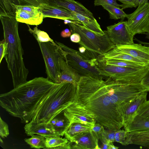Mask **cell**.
<instances>
[{
  "mask_svg": "<svg viewBox=\"0 0 149 149\" xmlns=\"http://www.w3.org/2000/svg\"><path fill=\"white\" fill-rule=\"evenodd\" d=\"M24 128L25 133L28 136L38 134L45 138L52 136H61L50 123L40 124L30 121L26 124Z\"/></svg>",
  "mask_w": 149,
  "mask_h": 149,
  "instance_id": "obj_15",
  "label": "cell"
},
{
  "mask_svg": "<svg viewBox=\"0 0 149 149\" xmlns=\"http://www.w3.org/2000/svg\"><path fill=\"white\" fill-rule=\"evenodd\" d=\"M44 18L51 17L64 20L69 19L72 12L58 7L48 6L41 8Z\"/></svg>",
  "mask_w": 149,
  "mask_h": 149,
  "instance_id": "obj_21",
  "label": "cell"
},
{
  "mask_svg": "<svg viewBox=\"0 0 149 149\" xmlns=\"http://www.w3.org/2000/svg\"><path fill=\"white\" fill-rule=\"evenodd\" d=\"M98 61L107 65L123 67L137 68L148 65L136 62L119 59H109Z\"/></svg>",
  "mask_w": 149,
  "mask_h": 149,
  "instance_id": "obj_26",
  "label": "cell"
},
{
  "mask_svg": "<svg viewBox=\"0 0 149 149\" xmlns=\"http://www.w3.org/2000/svg\"><path fill=\"white\" fill-rule=\"evenodd\" d=\"M48 6L60 7L72 12L94 17L89 10L81 3L74 0H49Z\"/></svg>",
  "mask_w": 149,
  "mask_h": 149,
  "instance_id": "obj_13",
  "label": "cell"
},
{
  "mask_svg": "<svg viewBox=\"0 0 149 149\" xmlns=\"http://www.w3.org/2000/svg\"><path fill=\"white\" fill-rule=\"evenodd\" d=\"M116 47L123 52L149 65V47L134 43Z\"/></svg>",
  "mask_w": 149,
  "mask_h": 149,
  "instance_id": "obj_14",
  "label": "cell"
},
{
  "mask_svg": "<svg viewBox=\"0 0 149 149\" xmlns=\"http://www.w3.org/2000/svg\"><path fill=\"white\" fill-rule=\"evenodd\" d=\"M128 132L125 130H116L115 134V142L119 143L123 145L126 146Z\"/></svg>",
  "mask_w": 149,
  "mask_h": 149,
  "instance_id": "obj_32",
  "label": "cell"
},
{
  "mask_svg": "<svg viewBox=\"0 0 149 149\" xmlns=\"http://www.w3.org/2000/svg\"><path fill=\"white\" fill-rule=\"evenodd\" d=\"M92 127L80 123H73L70 125L64 135L69 141H71L77 135L91 130Z\"/></svg>",
  "mask_w": 149,
  "mask_h": 149,
  "instance_id": "obj_24",
  "label": "cell"
},
{
  "mask_svg": "<svg viewBox=\"0 0 149 149\" xmlns=\"http://www.w3.org/2000/svg\"><path fill=\"white\" fill-rule=\"evenodd\" d=\"M31 136V137L25 139L24 140L31 148L45 149V137L38 134H34Z\"/></svg>",
  "mask_w": 149,
  "mask_h": 149,
  "instance_id": "obj_28",
  "label": "cell"
},
{
  "mask_svg": "<svg viewBox=\"0 0 149 149\" xmlns=\"http://www.w3.org/2000/svg\"><path fill=\"white\" fill-rule=\"evenodd\" d=\"M136 114L149 119V100H146L139 107Z\"/></svg>",
  "mask_w": 149,
  "mask_h": 149,
  "instance_id": "obj_33",
  "label": "cell"
},
{
  "mask_svg": "<svg viewBox=\"0 0 149 149\" xmlns=\"http://www.w3.org/2000/svg\"><path fill=\"white\" fill-rule=\"evenodd\" d=\"M16 11L12 0H0V16H15Z\"/></svg>",
  "mask_w": 149,
  "mask_h": 149,
  "instance_id": "obj_27",
  "label": "cell"
},
{
  "mask_svg": "<svg viewBox=\"0 0 149 149\" xmlns=\"http://www.w3.org/2000/svg\"><path fill=\"white\" fill-rule=\"evenodd\" d=\"M55 84L48 79L35 77L0 95V105L11 116L21 122H30L31 116L40 101Z\"/></svg>",
  "mask_w": 149,
  "mask_h": 149,
  "instance_id": "obj_2",
  "label": "cell"
},
{
  "mask_svg": "<svg viewBox=\"0 0 149 149\" xmlns=\"http://www.w3.org/2000/svg\"><path fill=\"white\" fill-rule=\"evenodd\" d=\"M14 5L31 6L42 8L48 6L49 0H12Z\"/></svg>",
  "mask_w": 149,
  "mask_h": 149,
  "instance_id": "obj_31",
  "label": "cell"
},
{
  "mask_svg": "<svg viewBox=\"0 0 149 149\" xmlns=\"http://www.w3.org/2000/svg\"><path fill=\"white\" fill-rule=\"evenodd\" d=\"M127 145L129 144H134L148 147L149 146V130L138 132H128L127 140Z\"/></svg>",
  "mask_w": 149,
  "mask_h": 149,
  "instance_id": "obj_22",
  "label": "cell"
},
{
  "mask_svg": "<svg viewBox=\"0 0 149 149\" xmlns=\"http://www.w3.org/2000/svg\"><path fill=\"white\" fill-rule=\"evenodd\" d=\"M29 31L35 37L38 42H50L53 43H56L50 38L49 35L46 32L38 29L37 26L35 27L33 29H32L28 24Z\"/></svg>",
  "mask_w": 149,
  "mask_h": 149,
  "instance_id": "obj_30",
  "label": "cell"
},
{
  "mask_svg": "<svg viewBox=\"0 0 149 149\" xmlns=\"http://www.w3.org/2000/svg\"><path fill=\"white\" fill-rule=\"evenodd\" d=\"M144 34L146 35V38L149 39V33H146Z\"/></svg>",
  "mask_w": 149,
  "mask_h": 149,
  "instance_id": "obj_48",
  "label": "cell"
},
{
  "mask_svg": "<svg viewBox=\"0 0 149 149\" xmlns=\"http://www.w3.org/2000/svg\"><path fill=\"white\" fill-rule=\"evenodd\" d=\"M123 127L129 133L147 131L149 130V119L136 114Z\"/></svg>",
  "mask_w": 149,
  "mask_h": 149,
  "instance_id": "obj_19",
  "label": "cell"
},
{
  "mask_svg": "<svg viewBox=\"0 0 149 149\" xmlns=\"http://www.w3.org/2000/svg\"><path fill=\"white\" fill-rule=\"evenodd\" d=\"M119 148L115 146L113 144V143H110L109 144V149H117Z\"/></svg>",
  "mask_w": 149,
  "mask_h": 149,
  "instance_id": "obj_46",
  "label": "cell"
},
{
  "mask_svg": "<svg viewBox=\"0 0 149 149\" xmlns=\"http://www.w3.org/2000/svg\"><path fill=\"white\" fill-rule=\"evenodd\" d=\"M77 87L67 81L55 84L38 104L30 121L40 124L50 123L54 117L73 104Z\"/></svg>",
  "mask_w": 149,
  "mask_h": 149,
  "instance_id": "obj_4",
  "label": "cell"
},
{
  "mask_svg": "<svg viewBox=\"0 0 149 149\" xmlns=\"http://www.w3.org/2000/svg\"><path fill=\"white\" fill-rule=\"evenodd\" d=\"M141 83L149 91V69L143 76Z\"/></svg>",
  "mask_w": 149,
  "mask_h": 149,
  "instance_id": "obj_41",
  "label": "cell"
},
{
  "mask_svg": "<svg viewBox=\"0 0 149 149\" xmlns=\"http://www.w3.org/2000/svg\"><path fill=\"white\" fill-rule=\"evenodd\" d=\"M58 62L61 70L60 83L67 81L77 86L81 77L67 64L61 54Z\"/></svg>",
  "mask_w": 149,
  "mask_h": 149,
  "instance_id": "obj_17",
  "label": "cell"
},
{
  "mask_svg": "<svg viewBox=\"0 0 149 149\" xmlns=\"http://www.w3.org/2000/svg\"><path fill=\"white\" fill-rule=\"evenodd\" d=\"M110 143L109 142L102 143L100 148L109 149V144Z\"/></svg>",
  "mask_w": 149,
  "mask_h": 149,
  "instance_id": "obj_44",
  "label": "cell"
},
{
  "mask_svg": "<svg viewBox=\"0 0 149 149\" xmlns=\"http://www.w3.org/2000/svg\"><path fill=\"white\" fill-rule=\"evenodd\" d=\"M146 91L141 83L110 77L104 80L82 77L72 104L91 113L96 123L116 130L123 127L125 113L129 105Z\"/></svg>",
  "mask_w": 149,
  "mask_h": 149,
  "instance_id": "obj_1",
  "label": "cell"
},
{
  "mask_svg": "<svg viewBox=\"0 0 149 149\" xmlns=\"http://www.w3.org/2000/svg\"><path fill=\"white\" fill-rule=\"evenodd\" d=\"M8 126L7 124L0 118V136L1 137L4 138L9 135Z\"/></svg>",
  "mask_w": 149,
  "mask_h": 149,
  "instance_id": "obj_34",
  "label": "cell"
},
{
  "mask_svg": "<svg viewBox=\"0 0 149 149\" xmlns=\"http://www.w3.org/2000/svg\"><path fill=\"white\" fill-rule=\"evenodd\" d=\"M98 61L97 67L101 75L104 77L131 82L141 83L143 76L149 69V65L137 68L123 67L107 65Z\"/></svg>",
  "mask_w": 149,
  "mask_h": 149,
  "instance_id": "obj_7",
  "label": "cell"
},
{
  "mask_svg": "<svg viewBox=\"0 0 149 149\" xmlns=\"http://www.w3.org/2000/svg\"><path fill=\"white\" fill-rule=\"evenodd\" d=\"M121 2V7L123 9L136 7L139 6L138 0H116Z\"/></svg>",
  "mask_w": 149,
  "mask_h": 149,
  "instance_id": "obj_35",
  "label": "cell"
},
{
  "mask_svg": "<svg viewBox=\"0 0 149 149\" xmlns=\"http://www.w3.org/2000/svg\"><path fill=\"white\" fill-rule=\"evenodd\" d=\"M103 4H107L118 7H121V4L117 3L116 0H94L95 6H102Z\"/></svg>",
  "mask_w": 149,
  "mask_h": 149,
  "instance_id": "obj_38",
  "label": "cell"
},
{
  "mask_svg": "<svg viewBox=\"0 0 149 149\" xmlns=\"http://www.w3.org/2000/svg\"><path fill=\"white\" fill-rule=\"evenodd\" d=\"M148 92L146 91L141 93L129 105L125 113L124 126L127 124L135 114L139 107L147 100Z\"/></svg>",
  "mask_w": 149,
  "mask_h": 149,
  "instance_id": "obj_20",
  "label": "cell"
},
{
  "mask_svg": "<svg viewBox=\"0 0 149 149\" xmlns=\"http://www.w3.org/2000/svg\"><path fill=\"white\" fill-rule=\"evenodd\" d=\"M71 33V31L68 29H66L61 31V35L63 38H67L70 36Z\"/></svg>",
  "mask_w": 149,
  "mask_h": 149,
  "instance_id": "obj_43",
  "label": "cell"
},
{
  "mask_svg": "<svg viewBox=\"0 0 149 149\" xmlns=\"http://www.w3.org/2000/svg\"><path fill=\"white\" fill-rule=\"evenodd\" d=\"M148 0H138L139 5L141 4L147 3L148 2Z\"/></svg>",
  "mask_w": 149,
  "mask_h": 149,
  "instance_id": "obj_47",
  "label": "cell"
},
{
  "mask_svg": "<svg viewBox=\"0 0 149 149\" xmlns=\"http://www.w3.org/2000/svg\"><path fill=\"white\" fill-rule=\"evenodd\" d=\"M7 54L4 58L10 72L14 88L27 81L29 71L23 60L24 51L18 33L19 22L15 16H0Z\"/></svg>",
  "mask_w": 149,
  "mask_h": 149,
  "instance_id": "obj_3",
  "label": "cell"
},
{
  "mask_svg": "<svg viewBox=\"0 0 149 149\" xmlns=\"http://www.w3.org/2000/svg\"><path fill=\"white\" fill-rule=\"evenodd\" d=\"M79 51L81 53L84 54V53L87 49L86 48L84 47L83 46H81L79 48Z\"/></svg>",
  "mask_w": 149,
  "mask_h": 149,
  "instance_id": "obj_45",
  "label": "cell"
},
{
  "mask_svg": "<svg viewBox=\"0 0 149 149\" xmlns=\"http://www.w3.org/2000/svg\"><path fill=\"white\" fill-rule=\"evenodd\" d=\"M127 24L134 36L149 33V2L139 5L133 13L128 14Z\"/></svg>",
  "mask_w": 149,
  "mask_h": 149,
  "instance_id": "obj_9",
  "label": "cell"
},
{
  "mask_svg": "<svg viewBox=\"0 0 149 149\" xmlns=\"http://www.w3.org/2000/svg\"><path fill=\"white\" fill-rule=\"evenodd\" d=\"M91 130L97 135L99 140H101L102 139L104 130L103 126L96 123L92 127Z\"/></svg>",
  "mask_w": 149,
  "mask_h": 149,
  "instance_id": "obj_37",
  "label": "cell"
},
{
  "mask_svg": "<svg viewBox=\"0 0 149 149\" xmlns=\"http://www.w3.org/2000/svg\"><path fill=\"white\" fill-rule=\"evenodd\" d=\"M43 58L48 79L55 84H60L61 70L58 58L61 56L58 45L50 42H38Z\"/></svg>",
  "mask_w": 149,
  "mask_h": 149,
  "instance_id": "obj_8",
  "label": "cell"
},
{
  "mask_svg": "<svg viewBox=\"0 0 149 149\" xmlns=\"http://www.w3.org/2000/svg\"><path fill=\"white\" fill-rule=\"evenodd\" d=\"M40 9L33 11L17 9L15 12L16 19L19 22L37 26L42 23L44 18Z\"/></svg>",
  "mask_w": 149,
  "mask_h": 149,
  "instance_id": "obj_16",
  "label": "cell"
},
{
  "mask_svg": "<svg viewBox=\"0 0 149 149\" xmlns=\"http://www.w3.org/2000/svg\"><path fill=\"white\" fill-rule=\"evenodd\" d=\"M55 42L67 64L81 77H93L102 79L104 77L97 67V58H89L85 53H81L63 43L56 41Z\"/></svg>",
  "mask_w": 149,
  "mask_h": 149,
  "instance_id": "obj_5",
  "label": "cell"
},
{
  "mask_svg": "<svg viewBox=\"0 0 149 149\" xmlns=\"http://www.w3.org/2000/svg\"><path fill=\"white\" fill-rule=\"evenodd\" d=\"M72 13V15L70 17L69 20L79 22L89 29L97 33L102 35L105 34V31L102 30L100 25L94 17L75 12Z\"/></svg>",
  "mask_w": 149,
  "mask_h": 149,
  "instance_id": "obj_18",
  "label": "cell"
},
{
  "mask_svg": "<svg viewBox=\"0 0 149 149\" xmlns=\"http://www.w3.org/2000/svg\"><path fill=\"white\" fill-rule=\"evenodd\" d=\"M64 114L69 121L70 125L80 123L92 127L96 123L91 113L72 104L64 110Z\"/></svg>",
  "mask_w": 149,
  "mask_h": 149,
  "instance_id": "obj_11",
  "label": "cell"
},
{
  "mask_svg": "<svg viewBox=\"0 0 149 149\" xmlns=\"http://www.w3.org/2000/svg\"><path fill=\"white\" fill-rule=\"evenodd\" d=\"M68 24L72 34L77 33L80 36L81 41L78 43L89 51L99 55H102L116 46L110 40L107 31L102 35L93 32L83 25L72 23Z\"/></svg>",
  "mask_w": 149,
  "mask_h": 149,
  "instance_id": "obj_6",
  "label": "cell"
},
{
  "mask_svg": "<svg viewBox=\"0 0 149 149\" xmlns=\"http://www.w3.org/2000/svg\"><path fill=\"white\" fill-rule=\"evenodd\" d=\"M50 123L60 136L64 135L70 124L69 121L64 115V111L54 117Z\"/></svg>",
  "mask_w": 149,
  "mask_h": 149,
  "instance_id": "obj_23",
  "label": "cell"
},
{
  "mask_svg": "<svg viewBox=\"0 0 149 149\" xmlns=\"http://www.w3.org/2000/svg\"><path fill=\"white\" fill-rule=\"evenodd\" d=\"M107 28L109 37L115 45H129L134 43V36L127 26V21L122 20Z\"/></svg>",
  "mask_w": 149,
  "mask_h": 149,
  "instance_id": "obj_10",
  "label": "cell"
},
{
  "mask_svg": "<svg viewBox=\"0 0 149 149\" xmlns=\"http://www.w3.org/2000/svg\"><path fill=\"white\" fill-rule=\"evenodd\" d=\"M69 141L65 138H62L58 136H52L45 138V149H57V148Z\"/></svg>",
  "mask_w": 149,
  "mask_h": 149,
  "instance_id": "obj_29",
  "label": "cell"
},
{
  "mask_svg": "<svg viewBox=\"0 0 149 149\" xmlns=\"http://www.w3.org/2000/svg\"><path fill=\"white\" fill-rule=\"evenodd\" d=\"M16 9H20L22 10L29 11H33L37 10L41 8L31 6H21L14 5Z\"/></svg>",
  "mask_w": 149,
  "mask_h": 149,
  "instance_id": "obj_40",
  "label": "cell"
},
{
  "mask_svg": "<svg viewBox=\"0 0 149 149\" xmlns=\"http://www.w3.org/2000/svg\"><path fill=\"white\" fill-rule=\"evenodd\" d=\"M81 39L80 36L77 33H73L70 36L71 41L74 42L78 43L81 41Z\"/></svg>",
  "mask_w": 149,
  "mask_h": 149,
  "instance_id": "obj_42",
  "label": "cell"
},
{
  "mask_svg": "<svg viewBox=\"0 0 149 149\" xmlns=\"http://www.w3.org/2000/svg\"><path fill=\"white\" fill-rule=\"evenodd\" d=\"M102 6L108 12L111 19H124L127 17L128 14L125 13L122 8L107 4H103Z\"/></svg>",
  "mask_w": 149,
  "mask_h": 149,
  "instance_id": "obj_25",
  "label": "cell"
},
{
  "mask_svg": "<svg viewBox=\"0 0 149 149\" xmlns=\"http://www.w3.org/2000/svg\"><path fill=\"white\" fill-rule=\"evenodd\" d=\"M116 130L107 128V130H104L103 134V138L109 143L115 142V134Z\"/></svg>",
  "mask_w": 149,
  "mask_h": 149,
  "instance_id": "obj_36",
  "label": "cell"
},
{
  "mask_svg": "<svg viewBox=\"0 0 149 149\" xmlns=\"http://www.w3.org/2000/svg\"><path fill=\"white\" fill-rule=\"evenodd\" d=\"M7 44L4 39L0 42V63L3 58L7 54Z\"/></svg>",
  "mask_w": 149,
  "mask_h": 149,
  "instance_id": "obj_39",
  "label": "cell"
},
{
  "mask_svg": "<svg viewBox=\"0 0 149 149\" xmlns=\"http://www.w3.org/2000/svg\"><path fill=\"white\" fill-rule=\"evenodd\" d=\"M98 140V136L92 130L83 132L76 136L70 141L71 149H100Z\"/></svg>",
  "mask_w": 149,
  "mask_h": 149,
  "instance_id": "obj_12",
  "label": "cell"
}]
</instances>
